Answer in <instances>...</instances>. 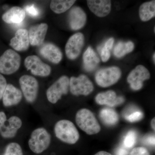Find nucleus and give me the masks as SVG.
Segmentation results:
<instances>
[{"instance_id": "obj_1", "label": "nucleus", "mask_w": 155, "mask_h": 155, "mask_svg": "<svg viewBox=\"0 0 155 155\" xmlns=\"http://www.w3.org/2000/svg\"><path fill=\"white\" fill-rule=\"evenodd\" d=\"M54 132L57 138L69 144H74L79 140V134L73 122L63 119L56 122Z\"/></svg>"}, {"instance_id": "obj_2", "label": "nucleus", "mask_w": 155, "mask_h": 155, "mask_svg": "<svg viewBox=\"0 0 155 155\" xmlns=\"http://www.w3.org/2000/svg\"><path fill=\"white\" fill-rule=\"evenodd\" d=\"M76 124L89 135L98 133L101 130V126L92 113L87 109H81L78 111L75 116Z\"/></svg>"}, {"instance_id": "obj_3", "label": "nucleus", "mask_w": 155, "mask_h": 155, "mask_svg": "<svg viewBox=\"0 0 155 155\" xmlns=\"http://www.w3.org/2000/svg\"><path fill=\"white\" fill-rule=\"evenodd\" d=\"M51 140V134L46 129L38 127L31 132L28 140V146L35 153H41L49 147Z\"/></svg>"}, {"instance_id": "obj_4", "label": "nucleus", "mask_w": 155, "mask_h": 155, "mask_svg": "<svg viewBox=\"0 0 155 155\" xmlns=\"http://www.w3.org/2000/svg\"><path fill=\"white\" fill-rule=\"evenodd\" d=\"M21 64V57L14 50L6 51L0 57V73L9 75L17 72Z\"/></svg>"}, {"instance_id": "obj_5", "label": "nucleus", "mask_w": 155, "mask_h": 155, "mask_svg": "<svg viewBox=\"0 0 155 155\" xmlns=\"http://www.w3.org/2000/svg\"><path fill=\"white\" fill-rule=\"evenodd\" d=\"M121 75L122 72L119 67H110L98 70L96 73L95 79L99 86L107 87L116 84Z\"/></svg>"}, {"instance_id": "obj_6", "label": "nucleus", "mask_w": 155, "mask_h": 155, "mask_svg": "<svg viewBox=\"0 0 155 155\" xmlns=\"http://www.w3.org/2000/svg\"><path fill=\"white\" fill-rule=\"evenodd\" d=\"M22 95L30 104L36 101L38 94L39 84L35 78L29 75H22L19 79Z\"/></svg>"}, {"instance_id": "obj_7", "label": "nucleus", "mask_w": 155, "mask_h": 155, "mask_svg": "<svg viewBox=\"0 0 155 155\" xmlns=\"http://www.w3.org/2000/svg\"><path fill=\"white\" fill-rule=\"evenodd\" d=\"M69 87V78L66 75L61 76L47 91L46 96L48 101L51 104H56L63 95L68 93Z\"/></svg>"}, {"instance_id": "obj_8", "label": "nucleus", "mask_w": 155, "mask_h": 155, "mask_svg": "<svg viewBox=\"0 0 155 155\" xmlns=\"http://www.w3.org/2000/svg\"><path fill=\"white\" fill-rule=\"evenodd\" d=\"M69 88L73 95L87 96L93 91L92 82L86 75H80L78 77H72L69 79Z\"/></svg>"}, {"instance_id": "obj_9", "label": "nucleus", "mask_w": 155, "mask_h": 155, "mask_svg": "<svg viewBox=\"0 0 155 155\" xmlns=\"http://www.w3.org/2000/svg\"><path fill=\"white\" fill-rule=\"evenodd\" d=\"M24 63L27 70H30L34 75L47 77L51 74V67L43 63L38 56H28L25 58Z\"/></svg>"}, {"instance_id": "obj_10", "label": "nucleus", "mask_w": 155, "mask_h": 155, "mask_svg": "<svg viewBox=\"0 0 155 155\" xmlns=\"http://www.w3.org/2000/svg\"><path fill=\"white\" fill-rule=\"evenodd\" d=\"M150 77L148 70L143 65H140L130 72L127 77V81L132 90L138 91L143 87V81L149 79Z\"/></svg>"}, {"instance_id": "obj_11", "label": "nucleus", "mask_w": 155, "mask_h": 155, "mask_svg": "<svg viewBox=\"0 0 155 155\" xmlns=\"http://www.w3.org/2000/svg\"><path fill=\"white\" fill-rule=\"evenodd\" d=\"M84 42V36L80 32L70 37L65 47V52L67 58L71 60L76 59L80 54Z\"/></svg>"}, {"instance_id": "obj_12", "label": "nucleus", "mask_w": 155, "mask_h": 155, "mask_svg": "<svg viewBox=\"0 0 155 155\" xmlns=\"http://www.w3.org/2000/svg\"><path fill=\"white\" fill-rule=\"evenodd\" d=\"M22 91L13 84H7L3 95V104L5 107L17 105L20 103L22 98Z\"/></svg>"}, {"instance_id": "obj_13", "label": "nucleus", "mask_w": 155, "mask_h": 155, "mask_svg": "<svg viewBox=\"0 0 155 155\" xmlns=\"http://www.w3.org/2000/svg\"><path fill=\"white\" fill-rule=\"evenodd\" d=\"M69 23L71 29L79 30L83 28L87 21V15L83 9L79 7H73L69 14Z\"/></svg>"}, {"instance_id": "obj_14", "label": "nucleus", "mask_w": 155, "mask_h": 155, "mask_svg": "<svg viewBox=\"0 0 155 155\" xmlns=\"http://www.w3.org/2000/svg\"><path fill=\"white\" fill-rule=\"evenodd\" d=\"M95 101L97 104L101 105L113 107L122 104L125 101V99L122 96L117 97L115 91L110 90L97 94Z\"/></svg>"}, {"instance_id": "obj_15", "label": "nucleus", "mask_w": 155, "mask_h": 155, "mask_svg": "<svg viewBox=\"0 0 155 155\" xmlns=\"http://www.w3.org/2000/svg\"><path fill=\"white\" fill-rule=\"evenodd\" d=\"M48 29V25L43 23L31 26L28 31L29 43L31 45H41L44 41Z\"/></svg>"}, {"instance_id": "obj_16", "label": "nucleus", "mask_w": 155, "mask_h": 155, "mask_svg": "<svg viewBox=\"0 0 155 155\" xmlns=\"http://www.w3.org/2000/svg\"><path fill=\"white\" fill-rule=\"evenodd\" d=\"M39 53L44 58L54 64L60 63L63 58V54L60 48L51 43L43 45L40 49Z\"/></svg>"}, {"instance_id": "obj_17", "label": "nucleus", "mask_w": 155, "mask_h": 155, "mask_svg": "<svg viewBox=\"0 0 155 155\" xmlns=\"http://www.w3.org/2000/svg\"><path fill=\"white\" fill-rule=\"evenodd\" d=\"M29 43L28 31L21 28L17 31L15 37L11 39L10 45L14 50L22 51L28 49Z\"/></svg>"}, {"instance_id": "obj_18", "label": "nucleus", "mask_w": 155, "mask_h": 155, "mask_svg": "<svg viewBox=\"0 0 155 155\" xmlns=\"http://www.w3.org/2000/svg\"><path fill=\"white\" fill-rule=\"evenodd\" d=\"M90 11L100 17L107 16L111 10V2L109 0H89L87 1Z\"/></svg>"}, {"instance_id": "obj_19", "label": "nucleus", "mask_w": 155, "mask_h": 155, "mask_svg": "<svg viewBox=\"0 0 155 155\" xmlns=\"http://www.w3.org/2000/svg\"><path fill=\"white\" fill-rule=\"evenodd\" d=\"M25 12L19 7H14L3 14L2 19L8 24H19L25 19Z\"/></svg>"}, {"instance_id": "obj_20", "label": "nucleus", "mask_w": 155, "mask_h": 155, "mask_svg": "<svg viewBox=\"0 0 155 155\" xmlns=\"http://www.w3.org/2000/svg\"><path fill=\"white\" fill-rule=\"evenodd\" d=\"M84 69L87 72L95 70L100 63V59L91 47L87 49L83 56Z\"/></svg>"}, {"instance_id": "obj_21", "label": "nucleus", "mask_w": 155, "mask_h": 155, "mask_svg": "<svg viewBox=\"0 0 155 155\" xmlns=\"http://www.w3.org/2000/svg\"><path fill=\"white\" fill-rule=\"evenodd\" d=\"M140 17L142 21H149L155 15V1L146 2L142 4L139 10Z\"/></svg>"}, {"instance_id": "obj_22", "label": "nucleus", "mask_w": 155, "mask_h": 155, "mask_svg": "<svg viewBox=\"0 0 155 155\" xmlns=\"http://www.w3.org/2000/svg\"><path fill=\"white\" fill-rule=\"evenodd\" d=\"M100 117L102 121L109 126L115 125L119 122V115L115 110L111 108L102 109L100 112Z\"/></svg>"}, {"instance_id": "obj_23", "label": "nucleus", "mask_w": 155, "mask_h": 155, "mask_svg": "<svg viewBox=\"0 0 155 155\" xmlns=\"http://www.w3.org/2000/svg\"><path fill=\"white\" fill-rule=\"evenodd\" d=\"M134 44L132 41L119 42L115 46L114 54L117 58H121L131 52L134 49Z\"/></svg>"}, {"instance_id": "obj_24", "label": "nucleus", "mask_w": 155, "mask_h": 155, "mask_svg": "<svg viewBox=\"0 0 155 155\" xmlns=\"http://www.w3.org/2000/svg\"><path fill=\"white\" fill-rule=\"evenodd\" d=\"M75 2L73 0L52 1L50 4V8L56 14H61L70 9Z\"/></svg>"}, {"instance_id": "obj_25", "label": "nucleus", "mask_w": 155, "mask_h": 155, "mask_svg": "<svg viewBox=\"0 0 155 155\" xmlns=\"http://www.w3.org/2000/svg\"><path fill=\"white\" fill-rule=\"evenodd\" d=\"M114 42V39L113 38H110L107 40L104 46L99 50L103 62H107L110 59V50L113 48Z\"/></svg>"}, {"instance_id": "obj_26", "label": "nucleus", "mask_w": 155, "mask_h": 155, "mask_svg": "<svg viewBox=\"0 0 155 155\" xmlns=\"http://www.w3.org/2000/svg\"><path fill=\"white\" fill-rule=\"evenodd\" d=\"M2 155H23V153L19 143L12 142L7 145Z\"/></svg>"}, {"instance_id": "obj_27", "label": "nucleus", "mask_w": 155, "mask_h": 155, "mask_svg": "<svg viewBox=\"0 0 155 155\" xmlns=\"http://www.w3.org/2000/svg\"><path fill=\"white\" fill-rule=\"evenodd\" d=\"M17 130L13 129L9 125L8 122H6L0 127V134L4 138H13L16 136L17 133Z\"/></svg>"}, {"instance_id": "obj_28", "label": "nucleus", "mask_w": 155, "mask_h": 155, "mask_svg": "<svg viewBox=\"0 0 155 155\" xmlns=\"http://www.w3.org/2000/svg\"><path fill=\"white\" fill-rule=\"evenodd\" d=\"M137 136L134 130H130L127 132L124 140L123 144L126 148H131L135 145L137 141Z\"/></svg>"}, {"instance_id": "obj_29", "label": "nucleus", "mask_w": 155, "mask_h": 155, "mask_svg": "<svg viewBox=\"0 0 155 155\" xmlns=\"http://www.w3.org/2000/svg\"><path fill=\"white\" fill-rule=\"evenodd\" d=\"M7 122L13 129L17 131L22 127V120L18 116H11L7 120Z\"/></svg>"}, {"instance_id": "obj_30", "label": "nucleus", "mask_w": 155, "mask_h": 155, "mask_svg": "<svg viewBox=\"0 0 155 155\" xmlns=\"http://www.w3.org/2000/svg\"><path fill=\"white\" fill-rule=\"evenodd\" d=\"M143 118V114L139 111H134L125 116V119L128 122H134L141 120Z\"/></svg>"}, {"instance_id": "obj_31", "label": "nucleus", "mask_w": 155, "mask_h": 155, "mask_svg": "<svg viewBox=\"0 0 155 155\" xmlns=\"http://www.w3.org/2000/svg\"><path fill=\"white\" fill-rule=\"evenodd\" d=\"M25 10L28 15L32 17H38L40 14L38 9L34 5L25 6Z\"/></svg>"}, {"instance_id": "obj_32", "label": "nucleus", "mask_w": 155, "mask_h": 155, "mask_svg": "<svg viewBox=\"0 0 155 155\" xmlns=\"http://www.w3.org/2000/svg\"><path fill=\"white\" fill-rule=\"evenodd\" d=\"M130 155H150L149 152L143 147L134 148L131 151Z\"/></svg>"}, {"instance_id": "obj_33", "label": "nucleus", "mask_w": 155, "mask_h": 155, "mask_svg": "<svg viewBox=\"0 0 155 155\" xmlns=\"http://www.w3.org/2000/svg\"><path fill=\"white\" fill-rule=\"evenodd\" d=\"M7 81L2 75L0 73V100L2 98L3 95L7 85Z\"/></svg>"}, {"instance_id": "obj_34", "label": "nucleus", "mask_w": 155, "mask_h": 155, "mask_svg": "<svg viewBox=\"0 0 155 155\" xmlns=\"http://www.w3.org/2000/svg\"><path fill=\"white\" fill-rule=\"evenodd\" d=\"M143 143L150 146L155 145V136L150 135L146 137L143 140Z\"/></svg>"}, {"instance_id": "obj_35", "label": "nucleus", "mask_w": 155, "mask_h": 155, "mask_svg": "<svg viewBox=\"0 0 155 155\" xmlns=\"http://www.w3.org/2000/svg\"><path fill=\"white\" fill-rule=\"evenodd\" d=\"M128 151L124 147H120L116 150L115 155H127Z\"/></svg>"}, {"instance_id": "obj_36", "label": "nucleus", "mask_w": 155, "mask_h": 155, "mask_svg": "<svg viewBox=\"0 0 155 155\" xmlns=\"http://www.w3.org/2000/svg\"><path fill=\"white\" fill-rule=\"evenodd\" d=\"M7 120L8 119H7V116L5 112L3 111L0 112V127L7 122Z\"/></svg>"}, {"instance_id": "obj_37", "label": "nucleus", "mask_w": 155, "mask_h": 155, "mask_svg": "<svg viewBox=\"0 0 155 155\" xmlns=\"http://www.w3.org/2000/svg\"><path fill=\"white\" fill-rule=\"evenodd\" d=\"M94 155H112L110 153L104 151H101L97 153L96 154Z\"/></svg>"}, {"instance_id": "obj_38", "label": "nucleus", "mask_w": 155, "mask_h": 155, "mask_svg": "<svg viewBox=\"0 0 155 155\" xmlns=\"http://www.w3.org/2000/svg\"><path fill=\"white\" fill-rule=\"evenodd\" d=\"M151 125L153 129L155 130V118L152 120L151 122Z\"/></svg>"}, {"instance_id": "obj_39", "label": "nucleus", "mask_w": 155, "mask_h": 155, "mask_svg": "<svg viewBox=\"0 0 155 155\" xmlns=\"http://www.w3.org/2000/svg\"><path fill=\"white\" fill-rule=\"evenodd\" d=\"M153 60L154 62L155 63V54L154 53L153 55Z\"/></svg>"}]
</instances>
